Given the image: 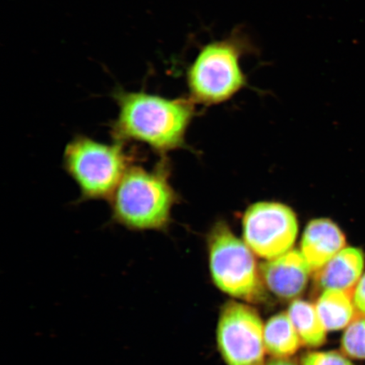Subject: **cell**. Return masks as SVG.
<instances>
[{
    "instance_id": "1",
    "label": "cell",
    "mask_w": 365,
    "mask_h": 365,
    "mask_svg": "<svg viewBox=\"0 0 365 365\" xmlns=\"http://www.w3.org/2000/svg\"><path fill=\"white\" fill-rule=\"evenodd\" d=\"M113 96L118 108V115L110 124L113 140L126 145L143 144L162 158L184 147L195 114L192 100L122 89L114 91Z\"/></svg>"
},
{
    "instance_id": "2",
    "label": "cell",
    "mask_w": 365,
    "mask_h": 365,
    "mask_svg": "<svg viewBox=\"0 0 365 365\" xmlns=\"http://www.w3.org/2000/svg\"><path fill=\"white\" fill-rule=\"evenodd\" d=\"M170 172L166 157L150 170L134 163L109 199L112 221L130 231H167L179 200Z\"/></svg>"
},
{
    "instance_id": "3",
    "label": "cell",
    "mask_w": 365,
    "mask_h": 365,
    "mask_svg": "<svg viewBox=\"0 0 365 365\" xmlns=\"http://www.w3.org/2000/svg\"><path fill=\"white\" fill-rule=\"evenodd\" d=\"M137 155L127 145L104 143L78 135L68 141L63 153V168L78 186L80 202L111 198Z\"/></svg>"
},
{
    "instance_id": "4",
    "label": "cell",
    "mask_w": 365,
    "mask_h": 365,
    "mask_svg": "<svg viewBox=\"0 0 365 365\" xmlns=\"http://www.w3.org/2000/svg\"><path fill=\"white\" fill-rule=\"evenodd\" d=\"M207 245L210 271L219 289L247 302L262 298L264 284L255 254L226 222L212 227Z\"/></svg>"
},
{
    "instance_id": "5",
    "label": "cell",
    "mask_w": 365,
    "mask_h": 365,
    "mask_svg": "<svg viewBox=\"0 0 365 365\" xmlns=\"http://www.w3.org/2000/svg\"><path fill=\"white\" fill-rule=\"evenodd\" d=\"M243 45L228 38L204 46L187 73L190 99L204 105L227 101L244 88L240 66Z\"/></svg>"
},
{
    "instance_id": "6",
    "label": "cell",
    "mask_w": 365,
    "mask_h": 365,
    "mask_svg": "<svg viewBox=\"0 0 365 365\" xmlns=\"http://www.w3.org/2000/svg\"><path fill=\"white\" fill-rule=\"evenodd\" d=\"M217 342L227 365H264V326L257 310L250 305L230 301L223 307Z\"/></svg>"
},
{
    "instance_id": "7",
    "label": "cell",
    "mask_w": 365,
    "mask_h": 365,
    "mask_svg": "<svg viewBox=\"0 0 365 365\" xmlns=\"http://www.w3.org/2000/svg\"><path fill=\"white\" fill-rule=\"evenodd\" d=\"M298 231L296 214L281 203L251 205L243 217L244 241L255 255L266 261L291 250Z\"/></svg>"
},
{
    "instance_id": "8",
    "label": "cell",
    "mask_w": 365,
    "mask_h": 365,
    "mask_svg": "<svg viewBox=\"0 0 365 365\" xmlns=\"http://www.w3.org/2000/svg\"><path fill=\"white\" fill-rule=\"evenodd\" d=\"M259 271L264 286L284 300L294 299L302 294L312 272L301 251L293 249L264 262Z\"/></svg>"
},
{
    "instance_id": "9",
    "label": "cell",
    "mask_w": 365,
    "mask_h": 365,
    "mask_svg": "<svg viewBox=\"0 0 365 365\" xmlns=\"http://www.w3.org/2000/svg\"><path fill=\"white\" fill-rule=\"evenodd\" d=\"M346 247V237L334 222L327 218L314 219L305 227L300 251L317 272Z\"/></svg>"
},
{
    "instance_id": "10",
    "label": "cell",
    "mask_w": 365,
    "mask_h": 365,
    "mask_svg": "<svg viewBox=\"0 0 365 365\" xmlns=\"http://www.w3.org/2000/svg\"><path fill=\"white\" fill-rule=\"evenodd\" d=\"M365 255L355 247H345L321 270L314 272L319 289H335L353 295L355 287L364 275Z\"/></svg>"
},
{
    "instance_id": "11",
    "label": "cell",
    "mask_w": 365,
    "mask_h": 365,
    "mask_svg": "<svg viewBox=\"0 0 365 365\" xmlns=\"http://www.w3.org/2000/svg\"><path fill=\"white\" fill-rule=\"evenodd\" d=\"M264 344L267 353L276 359H289L303 345L289 314L284 312L275 314L264 324Z\"/></svg>"
},
{
    "instance_id": "12",
    "label": "cell",
    "mask_w": 365,
    "mask_h": 365,
    "mask_svg": "<svg viewBox=\"0 0 365 365\" xmlns=\"http://www.w3.org/2000/svg\"><path fill=\"white\" fill-rule=\"evenodd\" d=\"M314 305L327 331L344 329L356 316L353 295L344 291L323 290Z\"/></svg>"
},
{
    "instance_id": "13",
    "label": "cell",
    "mask_w": 365,
    "mask_h": 365,
    "mask_svg": "<svg viewBox=\"0 0 365 365\" xmlns=\"http://www.w3.org/2000/svg\"><path fill=\"white\" fill-rule=\"evenodd\" d=\"M287 313L304 346L316 349L325 344L327 331L316 305L307 300L296 299L290 304Z\"/></svg>"
},
{
    "instance_id": "14",
    "label": "cell",
    "mask_w": 365,
    "mask_h": 365,
    "mask_svg": "<svg viewBox=\"0 0 365 365\" xmlns=\"http://www.w3.org/2000/svg\"><path fill=\"white\" fill-rule=\"evenodd\" d=\"M341 349L349 358L365 360V317L354 319L346 328Z\"/></svg>"
},
{
    "instance_id": "15",
    "label": "cell",
    "mask_w": 365,
    "mask_h": 365,
    "mask_svg": "<svg viewBox=\"0 0 365 365\" xmlns=\"http://www.w3.org/2000/svg\"><path fill=\"white\" fill-rule=\"evenodd\" d=\"M300 365H355L344 353L336 351L310 352L303 355Z\"/></svg>"
},
{
    "instance_id": "16",
    "label": "cell",
    "mask_w": 365,
    "mask_h": 365,
    "mask_svg": "<svg viewBox=\"0 0 365 365\" xmlns=\"http://www.w3.org/2000/svg\"><path fill=\"white\" fill-rule=\"evenodd\" d=\"M353 300L356 309L365 317V273L360 278L353 292Z\"/></svg>"
},
{
    "instance_id": "17",
    "label": "cell",
    "mask_w": 365,
    "mask_h": 365,
    "mask_svg": "<svg viewBox=\"0 0 365 365\" xmlns=\"http://www.w3.org/2000/svg\"><path fill=\"white\" fill-rule=\"evenodd\" d=\"M264 365H297L294 362L291 361L289 359H276L273 358Z\"/></svg>"
}]
</instances>
